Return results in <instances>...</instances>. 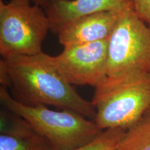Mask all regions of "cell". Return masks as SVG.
<instances>
[{
	"instance_id": "obj_1",
	"label": "cell",
	"mask_w": 150,
	"mask_h": 150,
	"mask_svg": "<svg viewBox=\"0 0 150 150\" xmlns=\"http://www.w3.org/2000/svg\"><path fill=\"white\" fill-rule=\"evenodd\" d=\"M10 78L12 96L29 106L50 105L95 120L96 110L62 76L44 52L1 59Z\"/></svg>"
},
{
	"instance_id": "obj_2",
	"label": "cell",
	"mask_w": 150,
	"mask_h": 150,
	"mask_svg": "<svg viewBox=\"0 0 150 150\" xmlns=\"http://www.w3.org/2000/svg\"><path fill=\"white\" fill-rule=\"evenodd\" d=\"M95 122L102 131L129 129L150 106V73L106 77L95 87Z\"/></svg>"
},
{
	"instance_id": "obj_3",
	"label": "cell",
	"mask_w": 150,
	"mask_h": 150,
	"mask_svg": "<svg viewBox=\"0 0 150 150\" xmlns=\"http://www.w3.org/2000/svg\"><path fill=\"white\" fill-rule=\"evenodd\" d=\"M0 102L2 107L24 118L56 150L81 147L95 140L103 131L93 120L73 110H55L45 105L22 104L2 86L0 87Z\"/></svg>"
},
{
	"instance_id": "obj_4",
	"label": "cell",
	"mask_w": 150,
	"mask_h": 150,
	"mask_svg": "<svg viewBox=\"0 0 150 150\" xmlns=\"http://www.w3.org/2000/svg\"><path fill=\"white\" fill-rule=\"evenodd\" d=\"M51 30L45 11L31 0H0V54L2 59L42 53Z\"/></svg>"
},
{
	"instance_id": "obj_5",
	"label": "cell",
	"mask_w": 150,
	"mask_h": 150,
	"mask_svg": "<svg viewBox=\"0 0 150 150\" xmlns=\"http://www.w3.org/2000/svg\"><path fill=\"white\" fill-rule=\"evenodd\" d=\"M106 77L150 73V27L134 9L119 18L108 40Z\"/></svg>"
},
{
	"instance_id": "obj_6",
	"label": "cell",
	"mask_w": 150,
	"mask_h": 150,
	"mask_svg": "<svg viewBox=\"0 0 150 150\" xmlns=\"http://www.w3.org/2000/svg\"><path fill=\"white\" fill-rule=\"evenodd\" d=\"M108 40L64 47L61 54L50 56V60L71 85L95 88L106 77Z\"/></svg>"
},
{
	"instance_id": "obj_7",
	"label": "cell",
	"mask_w": 150,
	"mask_h": 150,
	"mask_svg": "<svg viewBox=\"0 0 150 150\" xmlns=\"http://www.w3.org/2000/svg\"><path fill=\"white\" fill-rule=\"evenodd\" d=\"M126 11H103L77 19L58 31L59 42L64 47L108 40L119 18Z\"/></svg>"
},
{
	"instance_id": "obj_8",
	"label": "cell",
	"mask_w": 150,
	"mask_h": 150,
	"mask_svg": "<svg viewBox=\"0 0 150 150\" xmlns=\"http://www.w3.org/2000/svg\"><path fill=\"white\" fill-rule=\"evenodd\" d=\"M134 9L133 0H50L45 8L54 33L74 20L96 13Z\"/></svg>"
},
{
	"instance_id": "obj_9",
	"label": "cell",
	"mask_w": 150,
	"mask_h": 150,
	"mask_svg": "<svg viewBox=\"0 0 150 150\" xmlns=\"http://www.w3.org/2000/svg\"><path fill=\"white\" fill-rule=\"evenodd\" d=\"M0 150H56L24 118L2 107L0 112Z\"/></svg>"
},
{
	"instance_id": "obj_10",
	"label": "cell",
	"mask_w": 150,
	"mask_h": 150,
	"mask_svg": "<svg viewBox=\"0 0 150 150\" xmlns=\"http://www.w3.org/2000/svg\"><path fill=\"white\" fill-rule=\"evenodd\" d=\"M115 150H150V106L125 136Z\"/></svg>"
},
{
	"instance_id": "obj_11",
	"label": "cell",
	"mask_w": 150,
	"mask_h": 150,
	"mask_svg": "<svg viewBox=\"0 0 150 150\" xmlns=\"http://www.w3.org/2000/svg\"><path fill=\"white\" fill-rule=\"evenodd\" d=\"M126 131V129L120 128L106 129L93 141L72 150H115L123 139Z\"/></svg>"
},
{
	"instance_id": "obj_12",
	"label": "cell",
	"mask_w": 150,
	"mask_h": 150,
	"mask_svg": "<svg viewBox=\"0 0 150 150\" xmlns=\"http://www.w3.org/2000/svg\"><path fill=\"white\" fill-rule=\"evenodd\" d=\"M133 4L136 14L150 27V0H133Z\"/></svg>"
},
{
	"instance_id": "obj_13",
	"label": "cell",
	"mask_w": 150,
	"mask_h": 150,
	"mask_svg": "<svg viewBox=\"0 0 150 150\" xmlns=\"http://www.w3.org/2000/svg\"><path fill=\"white\" fill-rule=\"evenodd\" d=\"M31 1L34 4L38 5L43 8H45L47 6L50 0H31Z\"/></svg>"
}]
</instances>
